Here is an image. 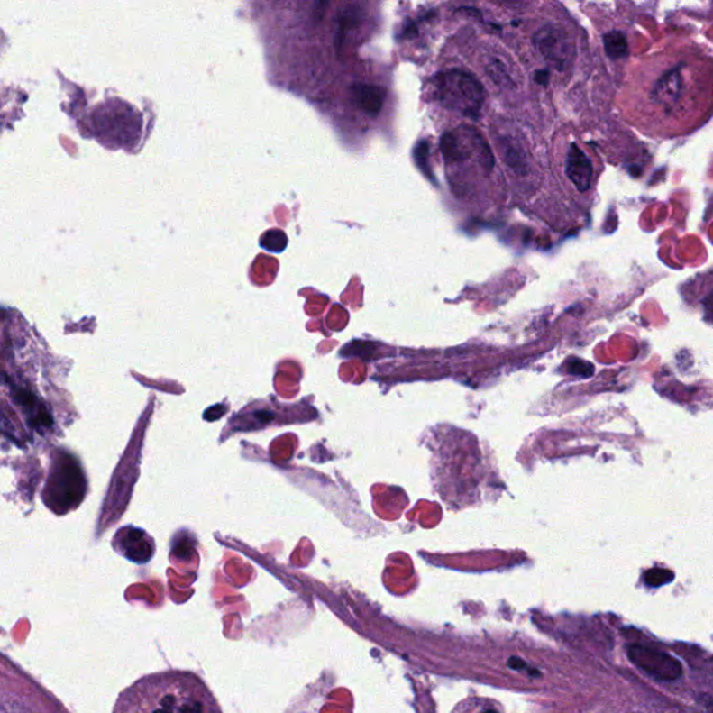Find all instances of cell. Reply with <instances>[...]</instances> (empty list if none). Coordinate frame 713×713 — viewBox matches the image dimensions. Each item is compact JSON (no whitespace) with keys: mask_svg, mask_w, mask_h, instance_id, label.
I'll return each mask as SVG.
<instances>
[{"mask_svg":"<svg viewBox=\"0 0 713 713\" xmlns=\"http://www.w3.org/2000/svg\"><path fill=\"white\" fill-rule=\"evenodd\" d=\"M603 42H605V50H607L610 59H620L627 56V41H626L625 34H622V32H618V31L609 32V34L603 37Z\"/></svg>","mask_w":713,"mask_h":713,"instance_id":"cell-12","label":"cell"},{"mask_svg":"<svg viewBox=\"0 0 713 713\" xmlns=\"http://www.w3.org/2000/svg\"><path fill=\"white\" fill-rule=\"evenodd\" d=\"M707 308L709 309L713 315V294L710 296L709 300L707 301Z\"/></svg>","mask_w":713,"mask_h":713,"instance_id":"cell-20","label":"cell"},{"mask_svg":"<svg viewBox=\"0 0 713 713\" xmlns=\"http://www.w3.org/2000/svg\"><path fill=\"white\" fill-rule=\"evenodd\" d=\"M627 655L641 671L663 681H673L683 673L681 663L676 658L651 646L630 645Z\"/></svg>","mask_w":713,"mask_h":713,"instance_id":"cell-3","label":"cell"},{"mask_svg":"<svg viewBox=\"0 0 713 713\" xmlns=\"http://www.w3.org/2000/svg\"><path fill=\"white\" fill-rule=\"evenodd\" d=\"M122 539L116 538L122 544V553L135 562V563H145L150 561L153 554L152 539L138 528H124L120 531Z\"/></svg>","mask_w":713,"mask_h":713,"instance_id":"cell-5","label":"cell"},{"mask_svg":"<svg viewBox=\"0 0 713 713\" xmlns=\"http://www.w3.org/2000/svg\"><path fill=\"white\" fill-rule=\"evenodd\" d=\"M429 157V145L426 142H421L416 144V151H414V158H416V166L421 169V172L429 178V180L435 183V176L432 175L431 168L428 163Z\"/></svg>","mask_w":713,"mask_h":713,"instance_id":"cell-14","label":"cell"},{"mask_svg":"<svg viewBox=\"0 0 713 713\" xmlns=\"http://www.w3.org/2000/svg\"><path fill=\"white\" fill-rule=\"evenodd\" d=\"M702 712L713 713V699H709V701H705L704 704H702Z\"/></svg>","mask_w":713,"mask_h":713,"instance_id":"cell-18","label":"cell"},{"mask_svg":"<svg viewBox=\"0 0 713 713\" xmlns=\"http://www.w3.org/2000/svg\"><path fill=\"white\" fill-rule=\"evenodd\" d=\"M360 24V13L359 10L349 9L343 10L339 14V23H337L336 32V46L339 50L340 46H343L344 37H346L349 31L354 30Z\"/></svg>","mask_w":713,"mask_h":713,"instance_id":"cell-11","label":"cell"},{"mask_svg":"<svg viewBox=\"0 0 713 713\" xmlns=\"http://www.w3.org/2000/svg\"><path fill=\"white\" fill-rule=\"evenodd\" d=\"M114 713H224L197 674L160 672L135 681L120 694Z\"/></svg>","mask_w":713,"mask_h":713,"instance_id":"cell-1","label":"cell"},{"mask_svg":"<svg viewBox=\"0 0 713 713\" xmlns=\"http://www.w3.org/2000/svg\"><path fill=\"white\" fill-rule=\"evenodd\" d=\"M566 175L571 180V183L576 186L577 190L587 191L591 187V160L576 144H572L570 147L569 153H567Z\"/></svg>","mask_w":713,"mask_h":713,"instance_id":"cell-6","label":"cell"},{"mask_svg":"<svg viewBox=\"0 0 713 713\" xmlns=\"http://www.w3.org/2000/svg\"><path fill=\"white\" fill-rule=\"evenodd\" d=\"M680 84H681V76L679 71H671L668 76L662 77L655 88L659 104H673L679 98L680 91H681Z\"/></svg>","mask_w":713,"mask_h":713,"instance_id":"cell-9","label":"cell"},{"mask_svg":"<svg viewBox=\"0 0 713 713\" xmlns=\"http://www.w3.org/2000/svg\"><path fill=\"white\" fill-rule=\"evenodd\" d=\"M286 245H288V237L279 230H270L261 237V247L270 252L285 251Z\"/></svg>","mask_w":713,"mask_h":713,"instance_id":"cell-13","label":"cell"},{"mask_svg":"<svg viewBox=\"0 0 713 713\" xmlns=\"http://www.w3.org/2000/svg\"><path fill=\"white\" fill-rule=\"evenodd\" d=\"M548 71H538V73L535 74V81L538 84H546L548 83Z\"/></svg>","mask_w":713,"mask_h":713,"instance_id":"cell-17","label":"cell"},{"mask_svg":"<svg viewBox=\"0 0 713 713\" xmlns=\"http://www.w3.org/2000/svg\"><path fill=\"white\" fill-rule=\"evenodd\" d=\"M435 86L442 104L449 109H457L464 116L474 119L484 106V87L467 71L451 70L438 74Z\"/></svg>","mask_w":713,"mask_h":713,"instance_id":"cell-2","label":"cell"},{"mask_svg":"<svg viewBox=\"0 0 713 713\" xmlns=\"http://www.w3.org/2000/svg\"><path fill=\"white\" fill-rule=\"evenodd\" d=\"M534 45L549 65L563 70L572 58V43L566 31L554 24H546L534 37Z\"/></svg>","mask_w":713,"mask_h":713,"instance_id":"cell-4","label":"cell"},{"mask_svg":"<svg viewBox=\"0 0 713 713\" xmlns=\"http://www.w3.org/2000/svg\"><path fill=\"white\" fill-rule=\"evenodd\" d=\"M352 101L370 117H377L385 104L386 91L370 84H354L352 87Z\"/></svg>","mask_w":713,"mask_h":713,"instance_id":"cell-7","label":"cell"},{"mask_svg":"<svg viewBox=\"0 0 713 713\" xmlns=\"http://www.w3.org/2000/svg\"><path fill=\"white\" fill-rule=\"evenodd\" d=\"M487 73L492 78L493 83L498 84V86H513V81H511L510 76L506 71L505 65L500 63L499 60H493L492 63H489L487 66Z\"/></svg>","mask_w":713,"mask_h":713,"instance_id":"cell-15","label":"cell"},{"mask_svg":"<svg viewBox=\"0 0 713 713\" xmlns=\"http://www.w3.org/2000/svg\"><path fill=\"white\" fill-rule=\"evenodd\" d=\"M480 713H500L499 710L496 709V708L487 707L484 709L480 710Z\"/></svg>","mask_w":713,"mask_h":713,"instance_id":"cell-19","label":"cell"},{"mask_svg":"<svg viewBox=\"0 0 713 713\" xmlns=\"http://www.w3.org/2000/svg\"><path fill=\"white\" fill-rule=\"evenodd\" d=\"M441 151L447 162H462L469 158L470 148L462 144L456 133H446L441 140Z\"/></svg>","mask_w":713,"mask_h":713,"instance_id":"cell-10","label":"cell"},{"mask_svg":"<svg viewBox=\"0 0 713 713\" xmlns=\"http://www.w3.org/2000/svg\"><path fill=\"white\" fill-rule=\"evenodd\" d=\"M499 148L503 160L513 172L521 176L528 173V160L520 144L513 142L511 138L505 137L499 140Z\"/></svg>","mask_w":713,"mask_h":713,"instance_id":"cell-8","label":"cell"},{"mask_svg":"<svg viewBox=\"0 0 713 713\" xmlns=\"http://www.w3.org/2000/svg\"><path fill=\"white\" fill-rule=\"evenodd\" d=\"M673 580V572L663 569L649 570L645 574V582L649 587H661Z\"/></svg>","mask_w":713,"mask_h":713,"instance_id":"cell-16","label":"cell"}]
</instances>
